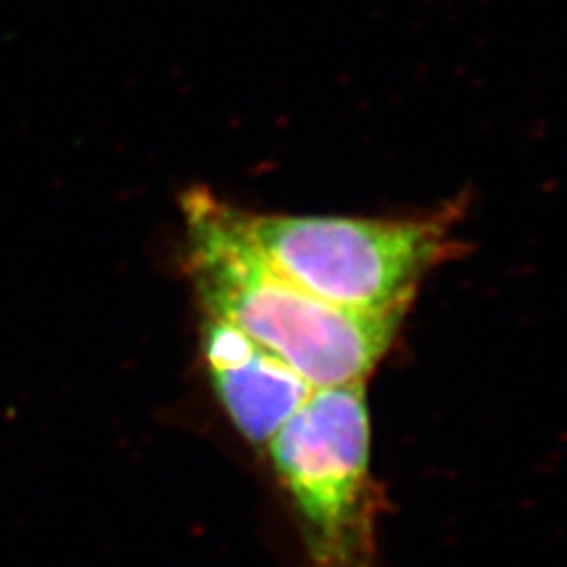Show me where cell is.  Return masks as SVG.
<instances>
[{"mask_svg":"<svg viewBox=\"0 0 567 567\" xmlns=\"http://www.w3.org/2000/svg\"><path fill=\"white\" fill-rule=\"evenodd\" d=\"M181 210L199 317L235 327L312 388L367 383L393 348L402 317L348 312L296 287L248 239L241 208L210 189H187Z\"/></svg>","mask_w":567,"mask_h":567,"instance_id":"6da1fadb","label":"cell"},{"mask_svg":"<svg viewBox=\"0 0 567 567\" xmlns=\"http://www.w3.org/2000/svg\"><path fill=\"white\" fill-rule=\"evenodd\" d=\"M239 213L248 239L281 277L369 317L404 319L421 281L466 248L452 235L456 206L406 218Z\"/></svg>","mask_w":567,"mask_h":567,"instance_id":"7a4b0ae2","label":"cell"},{"mask_svg":"<svg viewBox=\"0 0 567 567\" xmlns=\"http://www.w3.org/2000/svg\"><path fill=\"white\" fill-rule=\"evenodd\" d=\"M262 452L306 567H377L383 492L371 473L367 383L315 388Z\"/></svg>","mask_w":567,"mask_h":567,"instance_id":"3957f363","label":"cell"},{"mask_svg":"<svg viewBox=\"0 0 567 567\" xmlns=\"http://www.w3.org/2000/svg\"><path fill=\"white\" fill-rule=\"evenodd\" d=\"M199 346L213 395L258 452L315 393L277 354L218 319L199 317Z\"/></svg>","mask_w":567,"mask_h":567,"instance_id":"277c9868","label":"cell"}]
</instances>
